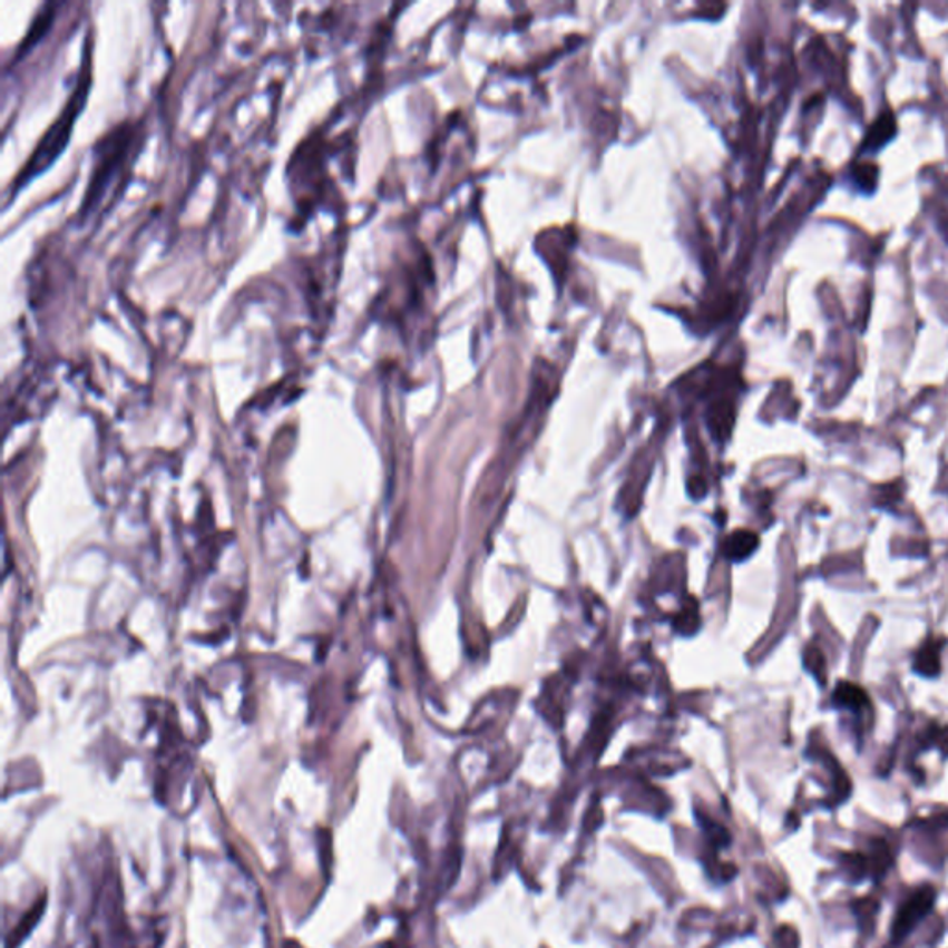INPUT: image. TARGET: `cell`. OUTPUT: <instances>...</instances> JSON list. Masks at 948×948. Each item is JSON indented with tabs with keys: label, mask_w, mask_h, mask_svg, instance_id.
I'll use <instances>...</instances> for the list:
<instances>
[{
	"label": "cell",
	"mask_w": 948,
	"mask_h": 948,
	"mask_svg": "<svg viewBox=\"0 0 948 948\" xmlns=\"http://www.w3.org/2000/svg\"><path fill=\"white\" fill-rule=\"evenodd\" d=\"M45 910V899L39 900L33 906L32 910L28 911L27 916L22 917V921L19 922V927L11 932L10 939H8V944L6 947L8 948H17L22 944V939L27 938L28 934L32 932L33 927L38 925L39 917L43 913Z\"/></svg>",
	"instance_id": "obj_5"
},
{
	"label": "cell",
	"mask_w": 948,
	"mask_h": 948,
	"mask_svg": "<svg viewBox=\"0 0 948 948\" xmlns=\"http://www.w3.org/2000/svg\"><path fill=\"white\" fill-rule=\"evenodd\" d=\"M880 489H883V493L878 495V506H891L902 495V488H900L899 482H891L889 486H882Z\"/></svg>",
	"instance_id": "obj_9"
},
{
	"label": "cell",
	"mask_w": 948,
	"mask_h": 948,
	"mask_svg": "<svg viewBox=\"0 0 948 948\" xmlns=\"http://www.w3.org/2000/svg\"><path fill=\"white\" fill-rule=\"evenodd\" d=\"M52 6H47L43 8V11L36 17V21H33L32 28H30V32H28L27 39L22 41L21 52L22 50H27L30 45L36 43L38 41L39 36L43 33V30H47L49 27L50 19H52Z\"/></svg>",
	"instance_id": "obj_8"
},
{
	"label": "cell",
	"mask_w": 948,
	"mask_h": 948,
	"mask_svg": "<svg viewBox=\"0 0 948 948\" xmlns=\"http://www.w3.org/2000/svg\"><path fill=\"white\" fill-rule=\"evenodd\" d=\"M928 905H930V897H917L913 902L906 906L902 913L899 916V921H897V927H895V936L900 938V936H905L911 927H913V922L917 921V917H921L925 911L928 910Z\"/></svg>",
	"instance_id": "obj_6"
},
{
	"label": "cell",
	"mask_w": 948,
	"mask_h": 948,
	"mask_svg": "<svg viewBox=\"0 0 948 948\" xmlns=\"http://www.w3.org/2000/svg\"><path fill=\"white\" fill-rule=\"evenodd\" d=\"M690 491L695 499H701L702 495L706 493V483L702 478H691Z\"/></svg>",
	"instance_id": "obj_10"
},
{
	"label": "cell",
	"mask_w": 948,
	"mask_h": 948,
	"mask_svg": "<svg viewBox=\"0 0 948 948\" xmlns=\"http://www.w3.org/2000/svg\"><path fill=\"white\" fill-rule=\"evenodd\" d=\"M804 665H807L808 670L812 671L813 676L821 680V684H824V675H827V659H824V654L821 653V648L817 647V645H810V647L804 651Z\"/></svg>",
	"instance_id": "obj_7"
},
{
	"label": "cell",
	"mask_w": 948,
	"mask_h": 948,
	"mask_svg": "<svg viewBox=\"0 0 948 948\" xmlns=\"http://www.w3.org/2000/svg\"><path fill=\"white\" fill-rule=\"evenodd\" d=\"M88 72H84L82 77H80V82H78L77 89H75V94L71 95V99H69L66 108L61 111V116H58V119L50 125V128L47 130V134H45L43 139L39 141V145L36 147V150H33L32 156L28 158L27 165H25L21 173L17 175V187L22 186V184L30 180L32 176L39 175V173H41L45 167H49V165L55 162L56 156L61 153V148H63L67 139H69V133H71L75 117H77L78 111L82 108L84 99H86V94H88Z\"/></svg>",
	"instance_id": "obj_1"
},
{
	"label": "cell",
	"mask_w": 948,
	"mask_h": 948,
	"mask_svg": "<svg viewBox=\"0 0 948 948\" xmlns=\"http://www.w3.org/2000/svg\"><path fill=\"white\" fill-rule=\"evenodd\" d=\"M760 547V538L751 530H737L724 541L723 553L732 561H743Z\"/></svg>",
	"instance_id": "obj_3"
},
{
	"label": "cell",
	"mask_w": 948,
	"mask_h": 948,
	"mask_svg": "<svg viewBox=\"0 0 948 948\" xmlns=\"http://www.w3.org/2000/svg\"><path fill=\"white\" fill-rule=\"evenodd\" d=\"M832 702L833 706L847 707L852 712H861L863 707H869V696L866 691L852 682H839L833 690Z\"/></svg>",
	"instance_id": "obj_4"
},
{
	"label": "cell",
	"mask_w": 948,
	"mask_h": 948,
	"mask_svg": "<svg viewBox=\"0 0 948 948\" xmlns=\"http://www.w3.org/2000/svg\"><path fill=\"white\" fill-rule=\"evenodd\" d=\"M947 645V637L930 636L917 648L913 658V671L927 678H936L941 673V653Z\"/></svg>",
	"instance_id": "obj_2"
}]
</instances>
